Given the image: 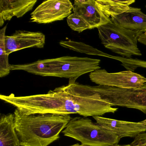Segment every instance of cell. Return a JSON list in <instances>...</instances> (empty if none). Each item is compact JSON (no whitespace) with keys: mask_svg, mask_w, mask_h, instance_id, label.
<instances>
[{"mask_svg":"<svg viewBox=\"0 0 146 146\" xmlns=\"http://www.w3.org/2000/svg\"><path fill=\"white\" fill-rule=\"evenodd\" d=\"M69 79V84L47 93L17 96L13 94H1L0 99L12 105L25 114L78 113L84 117L114 113V108L102 99L94 86L84 85Z\"/></svg>","mask_w":146,"mask_h":146,"instance_id":"cell-1","label":"cell"},{"mask_svg":"<svg viewBox=\"0 0 146 146\" xmlns=\"http://www.w3.org/2000/svg\"><path fill=\"white\" fill-rule=\"evenodd\" d=\"M15 129L23 146H48L60 138V134L71 119L70 114H25L16 108Z\"/></svg>","mask_w":146,"mask_h":146,"instance_id":"cell-2","label":"cell"},{"mask_svg":"<svg viewBox=\"0 0 146 146\" xmlns=\"http://www.w3.org/2000/svg\"><path fill=\"white\" fill-rule=\"evenodd\" d=\"M62 132L89 146H112L118 144L120 140L115 133L84 117L71 118Z\"/></svg>","mask_w":146,"mask_h":146,"instance_id":"cell-3","label":"cell"},{"mask_svg":"<svg viewBox=\"0 0 146 146\" xmlns=\"http://www.w3.org/2000/svg\"><path fill=\"white\" fill-rule=\"evenodd\" d=\"M97 29L102 44L106 48L126 58L141 56L137 44L141 32L125 29L112 21Z\"/></svg>","mask_w":146,"mask_h":146,"instance_id":"cell-4","label":"cell"},{"mask_svg":"<svg viewBox=\"0 0 146 146\" xmlns=\"http://www.w3.org/2000/svg\"><path fill=\"white\" fill-rule=\"evenodd\" d=\"M49 61L46 76L77 79L101 68L100 60L89 58L66 56L49 59Z\"/></svg>","mask_w":146,"mask_h":146,"instance_id":"cell-5","label":"cell"},{"mask_svg":"<svg viewBox=\"0 0 146 146\" xmlns=\"http://www.w3.org/2000/svg\"><path fill=\"white\" fill-rule=\"evenodd\" d=\"M94 87L102 99L111 106L136 109L146 114V84L141 88L133 89L99 85Z\"/></svg>","mask_w":146,"mask_h":146,"instance_id":"cell-6","label":"cell"},{"mask_svg":"<svg viewBox=\"0 0 146 146\" xmlns=\"http://www.w3.org/2000/svg\"><path fill=\"white\" fill-rule=\"evenodd\" d=\"M89 77L93 82L99 86L119 88H137L146 84V78L129 70L109 73L105 69H100L90 72Z\"/></svg>","mask_w":146,"mask_h":146,"instance_id":"cell-7","label":"cell"},{"mask_svg":"<svg viewBox=\"0 0 146 146\" xmlns=\"http://www.w3.org/2000/svg\"><path fill=\"white\" fill-rule=\"evenodd\" d=\"M73 5L69 0L43 1L31 13V22L48 24L60 21L71 14Z\"/></svg>","mask_w":146,"mask_h":146,"instance_id":"cell-8","label":"cell"},{"mask_svg":"<svg viewBox=\"0 0 146 146\" xmlns=\"http://www.w3.org/2000/svg\"><path fill=\"white\" fill-rule=\"evenodd\" d=\"M45 35L40 32L16 31L11 36H6L5 46L8 55L13 52L31 48H43Z\"/></svg>","mask_w":146,"mask_h":146,"instance_id":"cell-9","label":"cell"},{"mask_svg":"<svg viewBox=\"0 0 146 146\" xmlns=\"http://www.w3.org/2000/svg\"><path fill=\"white\" fill-rule=\"evenodd\" d=\"M72 11L84 20L90 29H97L111 21L99 9L95 0H76Z\"/></svg>","mask_w":146,"mask_h":146,"instance_id":"cell-10","label":"cell"},{"mask_svg":"<svg viewBox=\"0 0 146 146\" xmlns=\"http://www.w3.org/2000/svg\"><path fill=\"white\" fill-rule=\"evenodd\" d=\"M97 123L118 136L121 139L124 137H135L138 134L146 131V125L139 122H129L94 116Z\"/></svg>","mask_w":146,"mask_h":146,"instance_id":"cell-11","label":"cell"},{"mask_svg":"<svg viewBox=\"0 0 146 146\" xmlns=\"http://www.w3.org/2000/svg\"><path fill=\"white\" fill-rule=\"evenodd\" d=\"M36 2V0H1L0 26L14 17H22L32 10Z\"/></svg>","mask_w":146,"mask_h":146,"instance_id":"cell-12","label":"cell"},{"mask_svg":"<svg viewBox=\"0 0 146 146\" xmlns=\"http://www.w3.org/2000/svg\"><path fill=\"white\" fill-rule=\"evenodd\" d=\"M111 20L125 29L146 33V15L140 8L130 7L127 11L112 17Z\"/></svg>","mask_w":146,"mask_h":146,"instance_id":"cell-13","label":"cell"},{"mask_svg":"<svg viewBox=\"0 0 146 146\" xmlns=\"http://www.w3.org/2000/svg\"><path fill=\"white\" fill-rule=\"evenodd\" d=\"M0 146H23L15 129L14 113L1 115Z\"/></svg>","mask_w":146,"mask_h":146,"instance_id":"cell-14","label":"cell"},{"mask_svg":"<svg viewBox=\"0 0 146 146\" xmlns=\"http://www.w3.org/2000/svg\"><path fill=\"white\" fill-rule=\"evenodd\" d=\"M96 1L97 6L105 16L110 18L127 11L129 9L130 5L135 1V0H97Z\"/></svg>","mask_w":146,"mask_h":146,"instance_id":"cell-15","label":"cell"},{"mask_svg":"<svg viewBox=\"0 0 146 146\" xmlns=\"http://www.w3.org/2000/svg\"><path fill=\"white\" fill-rule=\"evenodd\" d=\"M49 59L40 60L35 62L24 64L11 65V70H23L41 76H46L49 66Z\"/></svg>","mask_w":146,"mask_h":146,"instance_id":"cell-16","label":"cell"},{"mask_svg":"<svg viewBox=\"0 0 146 146\" xmlns=\"http://www.w3.org/2000/svg\"><path fill=\"white\" fill-rule=\"evenodd\" d=\"M59 44L61 46L81 53L86 54L89 55L103 56L109 58L111 56V55L103 52L91 46L80 42L74 41L70 40L61 41L59 42Z\"/></svg>","mask_w":146,"mask_h":146,"instance_id":"cell-17","label":"cell"},{"mask_svg":"<svg viewBox=\"0 0 146 146\" xmlns=\"http://www.w3.org/2000/svg\"><path fill=\"white\" fill-rule=\"evenodd\" d=\"M7 25L0 30V77H4L11 72V64L5 46V37Z\"/></svg>","mask_w":146,"mask_h":146,"instance_id":"cell-18","label":"cell"},{"mask_svg":"<svg viewBox=\"0 0 146 146\" xmlns=\"http://www.w3.org/2000/svg\"><path fill=\"white\" fill-rule=\"evenodd\" d=\"M67 23L72 30L78 33L90 29L89 26L84 20L80 16L74 13L71 14L67 18Z\"/></svg>","mask_w":146,"mask_h":146,"instance_id":"cell-19","label":"cell"},{"mask_svg":"<svg viewBox=\"0 0 146 146\" xmlns=\"http://www.w3.org/2000/svg\"><path fill=\"white\" fill-rule=\"evenodd\" d=\"M131 144L133 146H146V132L138 134Z\"/></svg>","mask_w":146,"mask_h":146,"instance_id":"cell-20","label":"cell"},{"mask_svg":"<svg viewBox=\"0 0 146 146\" xmlns=\"http://www.w3.org/2000/svg\"><path fill=\"white\" fill-rule=\"evenodd\" d=\"M138 41L146 46V33H142L139 36Z\"/></svg>","mask_w":146,"mask_h":146,"instance_id":"cell-21","label":"cell"},{"mask_svg":"<svg viewBox=\"0 0 146 146\" xmlns=\"http://www.w3.org/2000/svg\"><path fill=\"white\" fill-rule=\"evenodd\" d=\"M89 146L88 145H84V144H80L79 143H76V144H74V145H71V146Z\"/></svg>","mask_w":146,"mask_h":146,"instance_id":"cell-22","label":"cell"},{"mask_svg":"<svg viewBox=\"0 0 146 146\" xmlns=\"http://www.w3.org/2000/svg\"><path fill=\"white\" fill-rule=\"evenodd\" d=\"M133 146L132 145H131V144H126V145H119L118 144H116V145H112V146Z\"/></svg>","mask_w":146,"mask_h":146,"instance_id":"cell-23","label":"cell"},{"mask_svg":"<svg viewBox=\"0 0 146 146\" xmlns=\"http://www.w3.org/2000/svg\"><path fill=\"white\" fill-rule=\"evenodd\" d=\"M140 123L142 124L145 125H146V119L144 120H143V121H141V122H139Z\"/></svg>","mask_w":146,"mask_h":146,"instance_id":"cell-24","label":"cell"}]
</instances>
